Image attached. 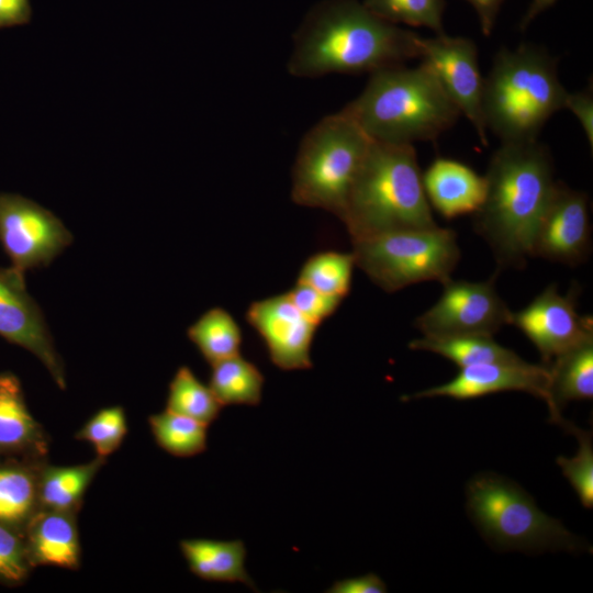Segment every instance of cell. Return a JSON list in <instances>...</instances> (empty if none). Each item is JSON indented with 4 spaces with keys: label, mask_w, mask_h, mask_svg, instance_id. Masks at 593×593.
I'll return each mask as SVG.
<instances>
[{
    "label": "cell",
    "mask_w": 593,
    "mask_h": 593,
    "mask_svg": "<svg viewBox=\"0 0 593 593\" xmlns=\"http://www.w3.org/2000/svg\"><path fill=\"white\" fill-rule=\"evenodd\" d=\"M22 536L32 568L79 569L81 548L76 513L40 508Z\"/></svg>",
    "instance_id": "18"
},
{
    "label": "cell",
    "mask_w": 593,
    "mask_h": 593,
    "mask_svg": "<svg viewBox=\"0 0 593 593\" xmlns=\"http://www.w3.org/2000/svg\"><path fill=\"white\" fill-rule=\"evenodd\" d=\"M563 428L573 434L579 447L572 458L559 456L557 465L562 474L574 489L579 501L585 508L593 507V445L592 433L577 427L563 418L559 423Z\"/></svg>",
    "instance_id": "31"
},
{
    "label": "cell",
    "mask_w": 593,
    "mask_h": 593,
    "mask_svg": "<svg viewBox=\"0 0 593 593\" xmlns=\"http://www.w3.org/2000/svg\"><path fill=\"white\" fill-rule=\"evenodd\" d=\"M46 459H7L0 461V523L23 535L41 508L38 470Z\"/></svg>",
    "instance_id": "20"
},
{
    "label": "cell",
    "mask_w": 593,
    "mask_h": 593,
    "mask_svg": "<svg viewBox=\"0 0 593 593\" xmlns=\"http://www.w3.org/2000/svg\"><path fill=\"white\" fill-rule=\"evenodd\" d=\"M410 348L435 353L451 360L460 368L480 363L523 360L512 349L497 344L492 336H423L412 340Z\"/></svg>",
    "instance_id": "24"
},
{
    "label": "cell",
    "mask_w": 593,
    "mask_h": 593,
    "mask_svg": "<svg viewBox=\"0 0 593 593\" xmlns=\"http://www.w3.org/2000/svg\"><path fill=\"white\" fill-rule=\"evenodd\" d=\"M125 411L120 405L104 407L94 413L75 434V438L89 443L97 457L107 459L118 450L127 434Z\"/></svg>",
    "instance_id": "32"
},
{
    "label": "cell",
    "mask_w": 593,
    "mask_h": 593,
    "mask_svg": "<svg viewBox=\"0 0 593 593\" xmlns=\"http://www.w3.org/2000/svg\"><path fill=\"white\" fill-rule=\"evenodd\" d=\"M342 111L370 139L395 144L435 141L461 115L424 61L371 72L361 93Z\"/></svg>",
    "instance_id": "3"
},
{
    "label": "cell",
    "mask_w": 593,
    "mask_h": 593,
    "mask_svg": "<svg viewBox=\"0 0 593 593\" xmlns=\"http://www.w3.org/2000/svg\"><path fill=\"white\" fill-rule=\"evenodd\" d=\"M578 287L562 295L552 283L524 309L512 312L511 324L535 345L545 366L593 338L592 316L578 312Z\"/></svg>",
    "instance_id": "11"
},
{
    "label": "cell",
    "mask_w": 593,
    "mask_h": 593,
    "mask_svg": "<svg viewBox=\"0 0 593 593\" xmlns=\"http://www.w3.org/2000/svg\"><path fill=\"white\" fill-rule=\"evenodd\" d=\"M355 266L353 251H318L303 262L296 282L344 300L351 289Z\"/></svg>",
    "instance_id": "28"
},
{
    "label": "cell",
    "mask_w": 593,
    "mask_h": 593,
    "mask_svg": "<svg viewBox=\"0 0 593 593\" xmlns=\"http://www.w3.org/2000/svg\"><path fill=\"white\" fill-rule=\"evenodd\" d=\"M188 338L211 366L240 354L242 329L225 309L214 306L187 329Z\"/></svg>",
    "instance_id": "26"
},
{
    "label": "cell",
    "mask_w": 593,
    "mask_h": 593,
    "mask_svg": "<svg viewBox=\"0 0 593 593\" xmlns=\"http://www.w3.org/2000/svg\"><path fill=\"white\" fill-rule=\"evenodd\" d=\"M340 221L351 242L437 226L413 144L371 139Z\"/></svg>",
    "instance_id": "4"
},
{
    "label": "cell",
    "mask_w": 593,
    "mask_h": 593,
    "mask_svg": "<svg viewBox=\"0 0 593 593\" xmlns=\"http://www.w3.org/2000/svg\"><path fill=\"white\" fill-rule=\"evenodd\" d=\"M71 240L49 210L23 195L0 193V244L16 272L47 266Z\"/></svg>",
    "instance_id": "10"
},
{
    "label": "cell",
    "mask_w": 593,
    "mask_h": 593,
    "mask_svg": "<svg viewBox=\"0 0 593 593\" xmlns=\"http://www.w3.org/2000/svg\"><path fill=\"white\" fill-rule=\"evenodd\" d=\"M245 318L262 339L277 368H312L311 347L318 326L295 307L287 292L254 301Z\"/></svg>",
    "instance_id": "13"
},
{
    "label": "cell",
    "mask_w": 593,
    "mask_h": 593,
    "mask_svg": "<svg viewBox=\"0 0 593 593\" xmlns=\"http://www.w3.org/2000/svg\"><path fill=\"white\" fill-rule=\"evenodd\" d=\"M23 536L0 523V582L18 585L31 571Z\"/></svg>",
    "instance_id": "33"
},
{
    "label": "cell",
    "mask_w": 593,
    "mask_h": 593,
    "mask_svg": "<svg viewBox=\"0 0 593 593\" xmlns=\"http://www.w3.org/2000/svg\"><path fill=\"white\" fill-rule=\"evenodd\" d=\"M222 407L211 388L189 367L177 369L169 383L166 410L209 426L219 417Z\"/></svg>",
    "instance_id": "27"
},
{
    "label": "cell",
    "mask_w": 593,
    "mask_h": 593,
    "mask_svg": "<svg viewBox=\"0 0 593 593\" xmlns=\"http://www.w3.org/2000/svg\"><path fill=\"white\" fill-rule=\"evenodd\" d=\"M48 436L29 411L22 385L11 372L0 373V456L46 459Z\"/></svg>",
    "instance_id": "19"
},
{
    "label": "cell",
    "mask_w": 593,
    "mask_h": 593,
    "mask_svg": "<svg viewBox=\"0 0 593 593\" xmlns=\"http://www.w3.org/2000/svg\"><path fill=\"white\" fill-rule=\"evenodd\" d=\"M556 1L557 0H533L519 23V29L522 31L525 30L538 14L555 4Z\"/></svg>",
    "instance_id": "39"
},
{
    "label": "cell",
    "mask_w": 593,
    "mask_h": 593,
    "mask_svg": "<svg viewBox=\"0 0 593 593\" xmlns=\"http://www.w3.org/2000/svg\"><path fill=\"white\" fill-rule=\"evenodd\" d=\"M421 40L357 0H324L298 29L288 70L301 78L371 74L419 58Z\"/></svg>",
    "instance_id": "1"
},
{
    "label": "cell",
    "mask_w": 593,
    "mask_h": 593,
    "mask_svg": "<svg viewBox=\"0 0 593 593\" xmlns=\"http://www.w3.org/2000/svg\"><path fill=\"white\" fill-rule=\"evenodd\" d=\"M180 550L190 571L205 581L240 582L256 591L245 569L246 548L239 540L183 539Z\"/></svg>",
    "instance_id": "21"
},
{
    "label": "cell",
    "mask_w": 593,
    "mask_h": 593,
    "mask_svg": "<svg viewBox=\"0 0 593 593\" xmlns=\"http://www.w3.org/2000/svg\"><path fill=\"white\" fill-rule=\"evenodd\" d=\"M564 109L571 111L580 122L590 147H593V93L592 85L590 88L570 93L566 98Z\"/></svg>",
    "instance_id": "35"
},
{
    "label": "cell",
    "mask_w": 593,
    "mask_h": 593,
    "mask_svg": "<svg viewBox=\"0 0 593 593\" xmlns=\"http://www.w3.org/2000/svg\"><path fill=\"white\" fill-rule=\"evenodd\" d=\"M363 5L380 19L392 23L432 29L444 34L445 0H363Z\"/></svg>",
    "instance_id": "30"
},
{
    "label": "cell",
    "mask_w": 593,
    "mask_h": 593,
    "mask_svg": "<svg viewBox=\"0 0 593 593\" xmlns=\"http://www.w3.org/2000/svg\"><path fill=\"white\" fill-rule=\"evenodd\" d=\"M287 294L295 307L317 326L332 316L343 302L301 282H295Z\"/></svg>",
    "instance_id": "34"
},
{
    "label": "cell",
    "mask_w": 593,
    "mask_h": 593,
    "mask_svg": "<svg viewBox=\"0 0 593 593\" xmlns=\"http://www.w3.org/2000/svg\"><path fill=\"white\" fill-rule=\"evenodd\" d=\"M590 247L589 198L557 181L535 233L532 257L577 266L588 258Z\"/></svg>",
    "instance_id": "14"
},
{
    "label": "cell",
    "mask_w": 593,
    "mask_h": 593,
    "mask_svg": "<svg viewBox=\"0 0 593 593\" xmlns=\"http://www.w3.org/2000/svg\"><path fill=\"white\" fill-rule=\"evenodd\" d=\"M265 377L258 367L240 354L212 365L209 387L222 404L258 405Z\"/></svg>",
    "instance_id": "25"
},
{
    "label": "cell",
    "mask_w": 593,
    "mask_h": 593,
    "mask_svg": "<svg viewBox=\"0 0 593 593\" xmlns=\"http://www.w3.org/2000/svg\"><path fill=\"white\" fill-rule=\"evenodd\" d=\"M494 275L486 281L450 278L437 302L414 321L423 336H493L511 324L512 311L497 294Z\"/></svg>",
    "instance_id": "9"
},
{
    "label": "cell",
    "mask_w": 593,
    "mask_h": 593,
    "mask_svg": "<svg viewBox=\"0 0 593 593\" xmlns=\"http://www.w3.org/2000/svg\"><path fill=\"white\" fill-rule=\"evenodd\" d=\"M549 369L524 359L518 362H491L460 368L448 382L419 391L410 399L446 396L470 400L504 391H523L549 404Z\"/></svg>",
    "instance_id": "16"
},
{
    "label": "cell",
    "mask_w": 593,
    "mask_h": 593,
    "mask_svg": "<svg viewBox=\"0 0 593 593\" xmlns=\"http://www.w3.org/2000/svg\"><path fill=\"white\" fill-rule=\"evenodd\" d=\"M568 91L544 48L502 47L483 81L482 113L501 143L536 141L548 119L564 109Z\"/></svg>",
    "instance_id": "5"
},
{
    "label": "cell",
    "mask_w": 593,
    "mask_h": 593,
    "mask_svg": "<svg viewBox=\"0 0 593 593\" xmlns=\"http://www.w3.org/2000/svg\"><path fill=\"white\" fill-rule=\"evenodd\" d=\"M356 266L392 293L424 281L450 278L460 259L457 234L437 226L382 233L354 240Z\"/></svg>",
    "instance_id": "8"
},
{
    "label": "cell",
    "mask_w": 593,
    "mask_h": 593,
    "mask_svg": "<svg viewBox=\"0 0 593 593\" xmlns=\"http://www.w3.org/2000/svg\"><path fill=\"white\" fill-rule=\"evenodd\" d=\"M0 336L35 355L56 384L66 388L63 361L42 311L25 289L24 275L11 267L0 269Z\"/></svg>",
    "instance_id": "15"
},
{
    "label": "cell",
    "mask_w": 593,
    "mask_h": 593,
    "mask_svg": "<svg viewBox=\"0 0 593 593\" xmlns=\"http://www.w3.org/2000/svg\"><path fill=\"white\" fill-rule=\"evenodd\" d=\"M419 58L435 72L446 93L471 122L483 145H488L482 113L484 78L479 69L475 43L445 33L422 37Z\"/></svg>",
    "instance_id": "12"
},
{
    "label": "cell",
    "mask_w": 593,
    "mask_h": 593,
    "mask_svg": "<svg viewBox=\"0 0 593 593\" xmlns=\"http://www.w3.org/2000/svg\"><path fill=\"white\" fill-rule=\"evenodd\" d=\"M467 512L482 537L500 550L581 551L582 540L545 514L514 481L496 473L474 475L466 489Z\"/></svg>",
    "instance_id": "7"
},
{
    "label": "cell",
    "mask_w": 593,
    "mask_h": 593,
    "mask_svg": "<svg viewBox=\"0 0 593 593\" xmlns=\"http://www.w3.org/2000/svg\"><path fill=\"white\" fill-rule=\"evenodd\" d=\"M31 19L30 0H0V29L24 25Z\"/></svg>",
    "instance_id": "37"
},
{
    "label": "cell",
    "mask_w": 593,
    "mask_h": 593,
    "mask_svg": "<svg viewBox=\"0 0 593 593\" xmlns=\"http://www.w3.org/2000/svg\"><path fill=\"white\" fill-rule=\"evenodd\" d=\"M547 367L550 419L559 424L563 405L593 398V338L556 357Z\"/></svg>",
    "instance_id": "22"
},
{
    "label": "cell",
    "mask_w": 593,
    "mask_h": 593,
    "mask_svg": "<svg viewBox=\"0 0 593 593\" xmlns=\"http://www.w3.org/2000/svg\"><path fill=\"white\" fill-rule=\"evenodd\" d=\"M371 139L342 110L303 136L292 168L294 203L342 219Z\"/></svg>",
    "instance_id": "6"
},
{
    "label": "cell",
    "mask_w": 593,
    "mask_h": 593,
    "mask_svg": "<svg viewBox=\"0 0 593 593\" xmlns=\"http://www.w3.org/2000/svg\"><path fill=\"white\" fill-rule=\"evenodd\" d=\"M156 444L174 457L188 458L206 449L208 426L165 410L148 417Z\"/></svg>",
    "instance_id": "29"
},
{
    "label": "cell",
    "mask_w": 593,
    "mask_h": 593,
    "mask_svg": "<svg viewBox=\"0 0 593 593\" xmlns=\"http://www.w3.org/2000/svg\"><path fill=\"white\" fill-rule=\"evenodd\" d=\"M423 184L430 208L445 219L475 213L486 191L484 176L451 158L437 157L423 174Z\"/></svg>",
    "instance_id": "17"
},
{
    "label": "cell",
    "mask_w": 593,
    "mask_h": 593,
    "mask_svg": "<svg viewBox=\"0 0 593 593\" xmlns=\"http://www.w3.org/2000/svg\"><path fill=\"white\" fill-rule=\"evenodd\" d=\"M484 178L486 191L473 213L474 231L489 244L500 268L523 267L556 189L551 155L537 139L502 143Z\"/></svg>",
    "instance_id": "2"
},
{
    "label": "cell",
    "mask_w": 593,
    "mask_h": 593,
    "mask_svg": "<svg viewBox=\"0 0 593 593\" xmlns=\"http://www.w3.org/2000/svg\"><path fill=\"white\" fill-rule=\"evenodd\" d=\"M387 585L376 573L337 580L326 590L329 593H384Z\"/></svg>",
    "instance_id": "36"
},
{
    "label": "cell",
    "mask_w": 593,
    "mask_h": 593,
    "mask_svg": "<svg viewBox=\"0 0 593 593\" xmlns=\"http://www.w3.org/2000/svg\"><path fill=\"white\" fill-rule=\"evenodd\" d=\"M104 462L101 457L75 466H53L43 461L37 481L41 508L77 513Z\"/></svg>",
    "instance_id": "23"
},
{
    "label": "cell",
    "mask_w": 593,
    "mask_h": 593,
    "mask_svg": "<svg viewBox=\"0 0 593 593\" xmlns=\"http://www.w3.org/2000/svg\"><path fill=\"white\" fill-rule=\"evenodd\" d=\"M475 10L482 34L489 36L494 27L503 0H467Z\"/></svg>",
    "instance_id": "38"
}]
</instances>
